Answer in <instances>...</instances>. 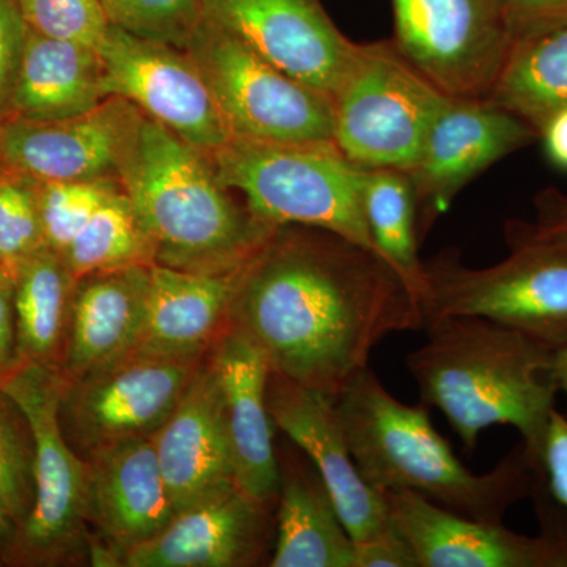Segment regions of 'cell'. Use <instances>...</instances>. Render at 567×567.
Listing matches in <instances>:
<instances>
[{
  "mask_svg": "<svg viewBox=\"0 0 567 567\" xmlns=\"http://www.w3.org/2000/svg\"><path fill=\"white\" fill-rule=\"evenodd\" d=\"M87 514L107 559L147 543L175 516L153 436L122 440L87 454Z\"/></svg>",
  "mask_w": 567,
  "mask_h": 567,
  "instance_id": "obj_18",
  "label": "cell"
},
{
  "mask_svg": "<svg viewBox=\"0 0 567 567\" xmlns=\"http://www.w3.org/2000/svg\"><path fill=\"white\" fill-rule=\"evenodd\" d=\"M41 248L39 182L0 167V265L10 270Z\"/></svg>",
  "mask_w": 567,
  "mask_h": 567,
  "instance_id": "obj_33",
  "label": "cell"
},
{
  "mask_svg": "<svg viewBox=\"0 0 567 567\" xmlns=\"http://www.w3.org/2000/svg\"><path fill=\"white\" fill-rule=\"evenodd\" d=\"M279 461V458H278ZM271 567H353V539L319 473L282 465Z\"/></svg>",
  "mask_w": 567,
  "mask_h": 567,
  "instance_id": "obj_25",
  "label": "cell"
},
{
  "mask_svg": "<svg viewBox=\"0 0 567 567\" xmlns=\"http://www.w3.org/2000/svg\"><path fill=\"white\" fill-rule=\"evenodd\" d=\"M509 256L486 268L439 254L425 267L420 306L425 323L440 317H483L540 344L567 346V248L506 238Z\"/></svg>",
  "mask_w": 567,
  "mask_h": 567,
  "instance_id": "obj_6",
  "label": "cell"
},
{
  "mask_svg": "<svg viewBox=\"0 0 567 567\" xmlns=\"http://www.w3.org/2000/svg\"><path fill=\"white\" fill-rule=\"evenodd\" d=\"M18 535H20V527H18L13 514H11L6 496L0 491V555H3V557L11 555Z\"/></svg>",
  "mask_w": 567,
  "mask_h": 567,
  "instance_id": "obj_42",
  "label": "cell"
},
{
  "mask_svg": "<svg viewBox=\"0 0 567 567\" xmlns=\"http://www.w3.org/2000/svg\"><path fill=\"white\" fill-rule=\"evenodd\" d=\"M153 443L175 513L237 487L221 390L210 361L200 365Z\"/></svg>",
  "mask_w": 567,
  "mask_h": 567,
  "instance_id": "obj_19",
  "label": "cell"
},
{
  "mask_svg": "<svg viewBox=\"0 0 567 567\" xmlns=\"http://www.w3.org/2000/svg\"><path fill=\"white\" fill-rule=\"evenodd\" d=\"M106 99L99 51L28 29L9 118L61 121L95 110Z\"/></svg>",
  "mask_w": 567,
  "mask_h": 567,
  "instance_id": "obj_24",
  "label": "cell"
},
{
  "mask_svg": "<svg viewBox=\"0 0 567 567\" xmlns=\"http://www.w3.org/2000/svg\"><path fill=\"white\" fill-rule=\"evenodd\" d=\"M18 363L14 284L10 271L0 265V375Z\"/></svg>",
  "mask_w": 567,
  "mask_h": 567,
  "instance_id": "obj_39",
  "label": "cell"
},
{
  "mask_svg": "<svg viewBox=\"0 0 567 567\" xmlns=\"http://www.w3.org/2000/svg\"><path fill=\"white\" fill-rule=\"evenodd\" d=\"M65 385L62 369L37 361H18L0 375V388L28 417L35 445V503L11 551L28 561L61 557L87 514V464L71 450L61 424Z\"/></svg>",
  "mask_w": 567,
  "mask_h": 567,
  "instance_id": "obj_9",
  "label": "cell"
},
{
  "mask_svg": "<svg viewBox=\"0 0 567 567\" xmlns=\"http://www.w3.org/2000/svg\"><path fill=\"white\" fill-rule=\"evenodd\" d=\"M118 182H39V207L48 248L63 256Z\"/></svg>",
  "mask_w": 567,
  "mask_h": 567,
  "instance_id": "obj_31",
  "label": "cell"
},
{
  "mask_svg": "<svg viewBox=\"0 0 567 567\" xmlns=\"http://www.w3.org/2000/svg\"><path fill=\"white\" fill-rule=\"evenodd\" d=\"M25 25L20 0H0V123L9 118L11 92L24 48Z\"/></svg>",
  "mask_w": 567,
  "mask_h": 567,
  "instance_id": "obj_35",
  "label": "cell"
},
{
  "mask_svg": "<svg viewBox=\"0 0 567 567\" xmlns=\"http://www.w3.org/2000/svg\"><path fill=\"white\" fill-rule=\"evenodd\" d=\"M203 363L133 353L81 379H66L61 402L66 439L91 454L122 440L155 435Z\"/></svg>",
  "mask_w": 567,
  "mask_h": 567,
  "instance_id": "obj_13",
  "label": "cell"
},
{
  "mask_svg": "<svg viewBox=\"0 0 567 567\" xmlns=\"http://www.w3.org/2000/svg\"><path fill=\"white\" fill-rule=\"evenodd\" d=\"M9 271L14 284L18 361L55 365L76 281L62 256L48 246Z\"/></svg>",
  "mask_w": 567,
  "mask_h": 567,
  "instance_id": "obj_27",
  "label": "cell"
},
{
  "mask_svg": "<svg viewBox=\"0 0 567 567\" xmlns=\"http://www.w3.org/2000/svg\"><path fill=\"white\" fill-rule=\"evenodd\" d=\"M96 51L107 99L126 100L208 156L233 140L215 96L185 50L111 24Z\"/></svg>",
  "mask_w": 567,
  "mask_h": 567,
  "instance_id": "obj_12",
  "label": "cell"
},
{
  "mask_svg": "<svg viewBox=\"0 0 567 567\" xmlns=\"http://www.w3.org/2000/svg\"><path fill=\"white\" fill-rule=\"evenodd\" d=\"M0 491L18 527L35 503V445L28 417L0 388Z\"/></svg>",
  "mask_w": 567,
  "mask_h": 567,
  "instance_id": "obj_30",
  "label": "cell"
},
{
  "mask_svg": "<svg viewBox=\"0 0 567 567\" xmlns=\"http://www.w3.org/2000/svg\"><path fill=\"white\" fill-rule=\"evenodd\" d=\"M536 140L529 123L488 99L447 96L405 171L415 188L420 240L470 182Z\"/></svg>",
  "mask_w": 567,
  "mask_h": 567,
  "instance_id": "obj_14",
  "label": "cell"
},
{
  "mask_svg": "<svg viewBox=\"0 0 567 567\" xmlns=\"http://www.w3.org/2000/svg\"><path fill=\"white\" fill-rule=\"evenodd\" d=\"M74 281L100 271L155 264L151 238L123 189L112 193L63 252Z\"/></svg>",
  "mask_w": 567,
  "mask_h": 567,
  "instance_id": "obj_29",
  "label": "cell"
},
{
  "mask_svg": "<svg viewBox=\"0 0 567 567\" xmlns=\"http://www.w3.org/2000/svg\"><path fill=\"white\" fill-rule=\"evenodd\" d=\"M540 472L548 494L567 511V416L551 412L540 453Z\"/></svg>",
  "mask_w": 567,
  "mask_h": 567,
  "instance_id": "obj_37",
  "label": "cell"
},
{
  "mask_svg": "<svg viewBox=\"0 0 567 567\" xmlns=\"http://www.w3.org/2000/svg\"><path fill=\"white\" fill-rule=\"evenodd\" d=\"M234 137L334 142L333 102L204 20L185 48Z\"/></svg>",
  "mask_w": 567,
  "mask_h": 567,
  "instance_id": "obj_8",
  "label": "cell"
},
{
  "mask_svg": "<svg viewBox=\"0 0 567 567\" xmlns=\"http://www.w3.org/2000/svg\"><path fill=\"white\" fill-rule=\"evenodd\" d=\"M244 270L208 275L151 265L147 316L134 353L203 360L229 328V309Z\"/></svg>",
  "mask_w": 567,
  "mask_h": 567,
  "instance_id": "obj_23",
  "label": "cell"
},
{
  "mask_svg": "<svg viewBox=\"0 0 567 567\" xmlns=\"http://www.w3.org/2000/svg\"><path fill=\"white\" fill-rule=\"evenodd\" d=\"M424 328L427 341L405 358L421 404L445 415L465 453L491 425H513L540 465L559 394L557 350L483 317H440Z\"/></svg>",
  "mask_w": 567,
  "mask_h": 567,
  "instance_id": "obj_2",
  "label": "cell"
},
{
  "mask_svg": "<svg viewBox=\"0 0 567 567\" xmlns=\"http://www.w3.org/2000/svg\"><path fill=\"white\" fill-rule=\"evenodd\" d=\"M117 182L151 238L155 264L163 267L235 274L278 229L246 205L238 207L207 153L145 115Z\"/></svg>",
  "mask_w": 567,
  "mask_h": 567,
  "instance_id": "obj_4",
  "label": "cell"
},
{
  "mask_svg": "<svg viewBox=\"0 0 567 567\" xmlns=\"http://www.w3.org/2000/svg\"><path fill=\"white\" fill-rule=\"evenodd\" d=\"M267 402L276 427L312 462L354 543L393 527L385 496L354 465L334 398L271 372Z\"/></svg>",
  "mask_w": 567,
  "mask_h": 567,
  "instance_id": "obj_17",
  "label": "cell"
},
{
  "mask_svg": "<svg viewBox=\"0 0 567 567\" xmlns=\"http://www.w3.org/2000/svg\"><path fill=\"white\" fill-rule=\"evenodd\" d=\"M361 203L377 252L420 301L425 289V267L420 259L416 194L409 174L399 169H364Z\"/></svg>",
  "mask_w": 567,
  "mask_h": 567,
  "instance_id": "obj_28",
  "label": "cell"
},
{
  "mask_svg": "<svg viewBox=\"0 0 567 567\" xmlns=\"http://www.w3.org/2000/svg\"><path fill=\"white\" fill-rule=\"evenodd\" d=\"M353 544V567H417L412 547L394 522L380 535Z\"/></svg>",
  "mask_w": 567,
  "mask_h": 567,
  "instance_id": "obj_38",
  "label": "cell"
},
{
  "mask_svg": "<svg viewBox=\"0 0 567 567\" xmlns=\"http://www.w3.org/2000/svg\"><path fill=\"white\" fill-rule=\"evenodd\" d=\"M204 20L244 40L257 54L333 102L357 43L320 0H199Z\"/></svg>",
  "mask_w": 567,
  "mask_h": 567,
  "instance_id": "obj_16",
  "label": "cell"
},
{
  "mask_svg": "<svg viewBox=\"0 0 567 567\" xmlns=\"http://www.w3.org/2000/svg\"><path fill=\"white\" fill-rule=\"evenodd\" d=\"M539 140L544 142L548 159L559 169L567 171V107L555 112L544 123Z\"/></svg>",
  "mask_w": 567,
  "mask_h": 567,
  "instance_id": "obj_40",
  "label": "cell"
},
{
  "mask_svg": "<svg viewBox=\"0 0 567 567\" xmlns=\"http://www.w3.org/2000/svg\"><path fill=\"white\" fill-rule=\"evenodd\" d=\"M555 377H557L559 394H565L567 402V346L557 350L555 354Z\"/></svg>",
  "mask_w": 567,
  "mask_h": 567,
  "instance_id": "obj_43",
  "label": "cell"
},
{
  "mask_svg": "<svg viewBox=\"0 0 567 567\" xmlns=\"http://www.w3.org/2000/svg\"><path fill=\"white\" fill-rule=\"evenodd\" d=\"M210 364L221 390L237 487L262 505L276 506L281 472L267 402V358L229 327L213 347Z\"/></svg>",
  "mask_w": 567,
  "mask_h": 567,
  "instance_id": "obj_20",
  "label": "cell"
},
{
  "mask_svg": "<svg viewBox=\"0 0 567 567\" xmlns=\"http://www.w3.org/2000/svg\"><path fill=\"white\" fill-rule=\"evenodd\" d=\"M536 221L506 224V238L532 244L567 248V196L559 192H544L536 200Z\"/></svg>",
  "mask_w": 567,
  "mask_h": 567,
  "instance_id": "obj_36",
  "label": "cell"
},
{
  "mask_svg": "<svg viewBox=\"0 0 567 567\" xmlns=\"http://www.w3.org/2000/svg\"><path fill=\"white\" fill-rule=\"evenodd\" d=\"M488 100L524 118L537 134L555 112L567 107V14L514 28Z\"/></svg>",
  "mask_w": 567,
  "mask_h": 567,
  "instance_id": "obj_26",
  "label": "cell"
},
{
  "mask_svg": "<svg viewBox=\"0 0 567 567\" xmlns=\"http://www.w3.org/2000/svg\"><path fill=\"white\" fill-rule=\"evenodd\" d=\"M219 181L268 226L328 230L377 252L365 226L357 166L334 142L233 137L210 155Z\"/></svg>",
  "mask_w": 567,
  "mask_h": 567,
  "instance_id": "obj_5",
  "label": "cell"
},
{
  "mask_svg": "<svg viewBox=\"0 0 567 567\" xmlns=\"http://www.w3.org/2000/svg\"><path fill=\"white\" fill-rule=\"evenodd\" d=\"M281 226L246 265L229 327L271 372L336 399L388 336L424 328L420 301L386 260L328 230Z\"/></svg>",
  "mask_w": 567,
  "mask_h": 567,
  "instance_id": "obj_1",
  "label": "cell"
},
{
  "mask_svg": "<svg viewBox=\"0 0 567 567\" xmlns=\"http://www.w3.org/2000/svg\"><path fill=\"white\" fill-rule=\"evenodd\" d=\"M446 99L393 41L357 43L333 96L334 144L364 169L409 171Z\"/></svg>",
  "mask_w": 567,
  "mask_h": 567,
  "instance_id": "obj_7",
  "label": "cell"
},
{
  "mask_svg": "<svg viewBox=\"0 0 567 567\" xmlns=\"http://www.w3.org/2000/svg\"><path fill=\"white\" fill-rule=\"evenodd\" d=\"M112 25L185 50L203 22L199 0H99Z\"/></svg>",
  "mask_w": 567,
  "mask_h": 567,
  "instance_id": "obj_32",
  "label": "cell"
},
{
  "mask_svg": "<svg viewBox=\"0 0 567 567\" xmlns=\"http://www.w3.org/2000/svg\"><path fill=\"white\" fill-rule=\"evenodd\" d=\"M144 114L110 96L95 110L61 121L0 123V167L37 182H117Z\"/></svg>",
  "mask_w": 567,
  "mask_h": 567,
  "instance_id": "obj_15",
  "label": "cell"
},
{
  "mask_svg": "<svg viewBox=\"0 0 567 567\" xmlns=\"http://www.w3.org/2000/svg\"><path fill=\"white\" fill-rule=\"evenodd\" d=\"M271 507L235 487L175 513L173 520L158 535L125 551L115 566L254 565L264 551Z\"/></svg>",
  "mask_w": 567,
  "mask_h": 567,
  "instance_id": "obj_21",
  "label": "cell"
},
{
  "mask_svg": "<svg viewBox=\"0 0 567 567\" xmlns=\"http://www.w3.org/2000/svg\"><path fill=\"white\" fill-rule=\"evenodd\" d=\"M395 50L451 99H488L514 37L506 0H391Z\"/></svg>",
  "mask_w": 567,
  "mask_h": 567,
  "instance_id": "obj_10",
  "label": "cell"
},
{
  "mask_svg": "<svg viewBox=\"0 0 567 567\" xmlns=\"http://www.w3.org/2000/svg\"><path fill=\"white\" fill-rule=\"evenodd\" d=\"M31 31L99 50L111 22L99 0H20Z\"/></svg>",
  "mask_w": 567,
  "mask_h": 567,
  "instance_id": "obj_34",
  "label": "cell"
},
{
  "mask_svg": "<svg viewBox=\"0 0 567 567\" xmlns=\"http://www.w3.org/2000/svg\"><path fill=\"white\" fill-rule=\"evenodd\" d=\"M148 286L151 265L100 271L74 282L63 339L66 379H81L136 352Z\"/></svg>",
  "mask_w": 567,
  "mask_h": 567,
  "instance_id": "obj_22",
  "label": "cell"
},
{
  "mask_svg": "<svg viewBox=\"0 0 567 567\" xmlns=\"http://www.w3.org/2000/svg\"><path fill=\"white\" fill-rule=\"evenodd\" d=\"M391 520L415 554L417 567H567V511L537 487L532 499L537 536L503 524L458 516L413 492L383 494Z\"/></svg>",
  "mask_w": 567,
  "mask_h": 567,
  "instance_id": "obj_11",
  "label": "cell"
},
{
  "mask_svg": "<svg viewBox=\"0 0 567 567\" xmlns=\"http://www.w3.org/2000/svg\"><path fill=\"white\" fill-rule=\"evenodd\" d=\"M514 28L543 18L567 14V0H506Z\"/></svg>",
  "mask_w": 567,
  "mask_h": 567,
  "instance_id": "obj_41",
  "label": "cell"
},
{
  "mask_svg": "<svg viewBox=\"0 0 567 567\" xmlns=\"http://www.w3.org/2000/svg\"><path fill=\"white\" fill-rule=\"evenodd\" d=\"M354 465L380 494L406 491L475 520L503 524L532 496L535 458L518 443L492 472L476 475L435 431L427 406L399 402L369 365L336 395Z\"/></svg>",
  "mask_w": 567,
  "mask_h": 567,
  "instance_id": "obj_3",
  "label": "cell"
}]
</instances>
